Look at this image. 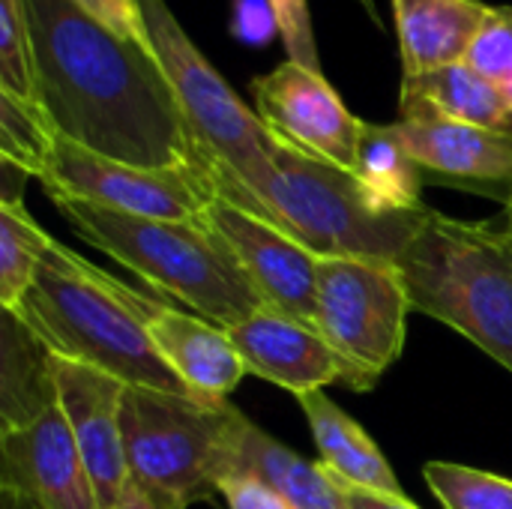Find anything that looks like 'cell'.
<instances>
[{
    "label": "cell",
    "mask_w": 512,
    "mask_h": 509,
    "mask_svg": "<svg viewBox=\"0 0 512 509\" xmlns=\"http://www.w3.org/2000/svg\"><path fill=\"white\" fill-rule=\"evenodd\" d=\"M120 420L129 483L156 507L189 509L219 495L249 417L225 399L126 387Z\"/></svg>",
    "instance_id": "cell-6"
},
{
    "label": "cell",
    "mask_w": 512,
    "mask_h": 509,
    "mask_svg": "<svg viewBox=\"0 0 512 509\" xmlns=\"http://www.w3.org/2000/svg\"><path fill=\"white\" fill-rule=\"evenodd\" d=\"M201 219L234 252L264 306L315 327L321 267L315 252L270 219H261L222 195L207 201Z\"/></svg>",
    "instance_id": "cell-11"
},
{
    "label": "cell",
    "mask_w": 512,
    "mask_h": 509,
    "mask_svg": "<svg viewBox=\"0 0 512 509\" xmlns=\"http://www.w3.org/2000/svg\"><path fill=\"white\" fill-rule=\"evenodd\" d=\"M300 408L309 420V429L315 435L321 465H327L333 474L378 489L390 495H405L396 471L378 450V444L366 435L360 423H354L324 390L300 396Z\"/></svg>",
    "instance_id": "cell-20"
},
{
    "label": "cell",
    "mask_w": 512,
    "mask_h": 509,
    "mask_svg": "<svg viewBox=\"0 0 512 509\" xmlns=\"http://www.w3.org/2000/svg\"><path fill=\"white\" fill-rule=\"evenodd\" d=\"M114 509H162V507H156L141 489H135L132 483H129V489L123 492V498H120V504Z\"/></svg>",
    "instance_id": "cell-32"
},
{
    "label": "cell",
    "mask_w": 512,
    "mask_h": 509,
    "mask_svg": "<svg viewBox=\"0 0 512 509\" xmlns=\"http://www.w3.org/2000/svg\"><path fill=\"white\" fill-rule=\"evenodd\" d=\"M54 132L138 168L210 171L153 48L129 42L69 0H21Z\"/></svg>",
    "instance_id": "cell-1"
},
{
    "label": "cell",
    "mask_w": 512,
    "mask_h": 509,
    "mask_svg": "<svg viewBox=\"0 0 512 509\" xmlns=\"http://www.w3.org/2000/svg\"><path fill=\"white\" fill-rule=\"evenodd\" d=\"M255 114L282 144L354 174L363 123L348 111L324 72L294 60L252 78Z\"/></svg>",
    "instance_id": "cell-10"
},
{
    "label": "cell",
    "mask_w": 512,
    "mask_h": 509,
    "mask_svg": "<svg viewBox=\"0 0 512 509\" xmlns=\"http://www.w3.org/2000/svg\"><path fill=\"white\" fill-rule=\"evenodd\" d=\"M327 468V465H324ZM330 471V468H327ZM333 486L342 498V507L345 509H420L417 504L408 501V495H390V492H378V489H369V486H360V483H351L339 474H333Z\"/></svg>",
    "instance_id": "cell-31"
},
{
    "label": "cell",
    "mask_w": 512,
    "mask_h": 509,
    "mask_svg": "<svg viewBox=\"0 0 512 509\" xmlns=\"http://www.w3.org/2000/svg\"><path fill=\"white\" fill-rule=\"evenodd\" d=\"M411 312L429 315L512 372V237L432 207L396 258Z\"/></svg>",
    "instance_id": "cell-4"
},
{
    "label": "cell",
    "mask_w": 512,
    "mask_h": 509,
    "mask_svg": "<svg viewBox=\"0 0 512 509\" xmlns=\"http://www.w3.org/2000/svg\"><path fill=\"white\" fill-rule=\"evenodd\" d=\"M39 183L51 198H78L144 219H198L216 195L210 171L138 168L90 153L60 135Z\"/></svg>",
    "instance_id": "cell-9"
},
{
    "label": "cell",
    "mask_w": 512,
    "mask_h": 509,
    "mask_svg": "<svg viewBox=\"0 0 512 509\" xmlns=\"http://www.w3.org/2000/svg\"><path fill=\"white\" fill-rule=\"evenodd\" d=\"M438 114L447 120L512 132V111L501 90L468 63H453L423 75H402L399 114Z\"/></svg>",
    "instance_id": "cell-19"
},
{
    "label": "cell",
    "mask_w": 512,
    "mask_h": 509,
    "mask_svg": "<svg viewBox=\"0 0 512 509\" xmlns=\"http://www.w3.org/2000/svg\"><path fill=\"white\" fill-rule=\"evenodd\" d=\"M156 303L42 234L39 270L12 312L63 360L93 366L126 387L198 399L159 357L147 333V315Z\"/></svg>",
    "instance_id": "cell-2"
},
{
    "label": "cell",
    "mask_w": 512,
    "mask_h": 509,
    "mask_svg": "<svg viewBox=\"0 0 512 509\" xmlns=\"http://www.w3.org/2000/svg\"><path fill=\"white\" fill-rule=\"evenodd\" d=\"M489 12L480 0H393L402 75L465 63Z\"/></svg>",
    "instance_id": "cell-17"
},
{
    "label": "cell",
    "mask_w": 512,
    "mask_h": 509,
    "mask_svg": "<svg viewBox=\"0 0 512 509\" xmlns=\"http://www.w3.org/2000/svg\"><path fill=\"white\" fill-rule=\"evenodd\" d=\"M465 63L489 78L495 87L512 78V6H492L480 36L474 39Z\"/></svg>",
    "instance_id": "cell-27"
},
{
    "label": "cell",
    "mask_w": 512,
    "mask_h": 509,
    "mask_svg": "<svg viewBox=\"0 0 512 509\" xmlns=\"http://www.w3.org/2000/svg\"><path fill=\"white\" fill-rule=\"evenodd\" d=\"M423 477L447 509H512V480L507 477L453 462H429Z\"/></svg>",
    "instance_id": "cell-26"
},
{
    "label": "cell",
    "mask_w": 512,
    "mask_h": 509,
    "mask_svg": "<svg viewBox=\"0 0 512 509\" xmlns=\"http://www.w3.org/2000/svg\"><path fill=\"white\" fill-rule=\"evenodd\" d=\"M51 201L81 240L216 327L228 330L264 306L234 252L201 216L144 219L78 198Z\"/></svg>",
    "instance_id": "cell-3"
},
{
    "label": "cell",
    "mask_w": 512,
    "mask_h": 509,
    "mask_svg": "<svg viewBox=\"0 0 512 509\" xmlns=\"http://www.w3.org/2000/svg\"><path fill=\"white\" fill-rule=\"evenodd\" d=\"M0 509H36L27 498H21L18 492L0 489Z\"/></svg>",
    "instance_id": "cell-33"
},
{
    "label": "cell",
    "mask_w": 512,
    "mask_h": 509,
    "mask_svg": "<svg viewBox=\"0 0 512 509\" xmlns=\"http://www.w3.org/2000/svg\"><path fill=\"white\" fill-rule=\"evenodd\" d=\"M141 12L150 45L210 165L216 195L252 210L255 192L273 171L276 138L189 39L168 0H141Z\"/></svg>",
    "instance_id": "cell-7"
},
{
    "label": "cell",
    "mask_w": 512,
    "mask_h": 509,
    "mask_svg": "<svg viewBox=\"0 0 512 509\" xmlns=\"http://www.w3.org/2000/svg\"><path fill=\"white\" fill-rule=\"evenodd\" d=\"M57 408L75 438L81 462L90 474L99 509H114L129 489V465L123 447V393L117 378L54 354Z\"/></svg>",
    "instance_id": "cell-12"
},
{
    "label": "cell",
    "mask_w": 512,
    "mask_h": 509,
    "mask_svg": "<svg viewBox=\"0 0 512 509\" xmlns=\"http://www.w3.org/2000/svg\"><path fill=\"white\" fill-rule=\"evenodd\" d=\"M147 333L159 357L198 399L219 402L243 381V375H249L228 330L198 315L156 303L147 315Z\"/></svg>",
    "instance_id": "cell-16"
},
{
    "label": "cell",
    "mask_w": 512,
    "mask_h": 509,
    "mask_svg": "<svg viewBox=\"0 0 512 509\" xmlns=\"http://www.w3.org/2000/svg\"><path fill=\"white\" fill-rule=\"evenodd\" d=\"M396 132L426 177L512 201V132L483 129L438 114H399Z\"/></svg>",
    "instance_id": "cell-13"
},
{
    "label": "cell",
    "mask_w": 512,
    "mask_h": 509,
    "mask_svg": "<svg viewBox=\"0 0 512 509\" xmlns=\"http://www.w3.org/2000/svg\"><path fill=\"white\" fill-rule=\"evenodd\" d=\"M423 210H387L372 201L351 171L312 159L276 138L273 171L255 192L249 213L270 219L318 258L396 264Z\"/></svg>",
    "instance_id": "cell-5"
},
{
    "label": "cell",
    "mask_w": 512,
    "mask_h": 509,
    "mask_svg": "<svg viewBox=\"0 0 512 509\" xmlns=\"http://www.w3.org/2000/svg\"><path fill=\"white\" fill-rule=\"evenodd\" d=\"M234 471H246L267 480L294 509H345L330 471L321 462L303 459L300 453L258 429L252 420H246L240 432L231 474Z\"/></svg>",
    "instance_id": "cell-21"
},
{
    "label": "cell",
    "mask_w": 512,
    "mask_h": 509,
    "mask_svg": "<svg viewBox=\"0 0 512 509\" xmlns=\"http://www.w3.org/2000/svg\"><path fill=\"white\" fill-rule=\"evenodd\" d=\"M219 498L225 501V509H294L276 486L246 471L228 474L219 483Z\"/></svg>",
    "instance_id": "cell-30"
},
{
    "label": "cell",
    "mask_w": 512,
    "mask_h": 509,
    "mask_svg": "<svg viewBox=\"0 0 512 509\" xmlns=\"http://www.w3.org/2000/svg\"><path fill=\"white\" fill-rule=\"evenodd\" d=\"M54 405V351L18 312L0 309V432L24 429Z\"/></svg>",
    "instance_id": "cell-18"
},
{
    "label": "cell",
    "mask_w": 512,
    "mask_h": 509,
    "mask_svg": "<svg viewBox=\"0 0 512 509\" xmlns=\"http://www.w3.org/2000/svg\"><path fill=\"white\" fill-rule=\"evenodd\" d=\"M0 93L39 105L33 39L21 0H0Z\"/></svg>",
    "instance_id": "cell-25"
},
{
    "label": "cell",
    "mask_w": 512,
    "mask_h": 509,
    "mask_svg": "<svg viewBox=\"0 0 512 509\" xmlns=\"http://www.w3.org/2000/svg\"><path fill=\"white\" fill-rule=\"evenodd\" d=\"M363 3V9H366V15L378 24V27H384V21H381V15H378V6H375V0H360Z\"/></svg>",
    "instance_id": "cell-34"
},
{
    "label": "cell",
    "mask_w": 512,
    "mask_h": 509,
    "mask_svg": "<svg viewBox=\"0 0 512 509\" xmlns=\"http://www.w3.org/2000/svg\"><path fill=\"white\" fill-rule=\"evenodd\" d=\"M42 228L30 219L24 201L0 204V309H18L39 270Z\"/></svg>",
    "instance_id": "cell-23"
},
{
    "label": "cell",
    "mask_w": 512,
    "mask_h": 509,
    "mask_svg": "<svg viewBox=\"0 0 512 509\" xmlns=\"http://www.w3.org/2000/svg\"><path fill=\"white\" fill-rule=\"evenodd\" d=\"M408 291L390 261L321 258L315 327L345 363V387L366 393L402 357Z\"/></svg>",
    "instance_id": "cell-8"
},
{
    "label": "cell",
    "mask_w": 512,
    "mask_h": 509,
    "mask_svg": "<svg viewBox=\"0 0 512 509\" xmlns=\"http://www.w3.org/2000/svg\"><path fill=\"white\" fill-rule=\"evenodd\" d=\"M0 489L18 492L36 509H99L57 405L24 429L0 432Z\"/></svg>",
    "instance_id": "cell-14"
},
{
    "label": "cell",
    "mask_w": 512,
    "mask_h": 509,
    "mask_svg": "<svg viewBox=\"0 0 512 509\" xmlns=\"http://www.w3.org/2000/svg\"><path fill=\"white\" fill-rule=\"evenodd\" d=\"M228 336L249 375L264 378L297 399L327 384H345V363L318 333V327L261 306L246 321L228 327Z\"/></svg>",
    "instance_id": "cell-15"
},
{
    "label": "cell",
    "mask_w": 512,
    "mask_h": 509,
    "mask_svg": "<svg viewBox=\"0 0 512 509\" xmlns=\"http://www.w3.org/2000/svg\"><path fill=\"white\" fill-rule=\"evenodd\" d=\"M267 9L276 21V33L285 45L288 60L321 72V54H318L309 0H267Z\"/></svg>",
    "instance_id": "cell-28"
},
{
    "label": "cell",
    "mask_w": 512,
    "mask_h": 509,
    "mask_svg": "<svg viewBox=\"0 0 512 509\" xmlns=\"http://www.w3.org/2000/svg\"><path fill=\"white\" fill-rule=\"evenodd\" d=\"M354 177L363 183L372 201L387 210L423 207L420 189L426 174L399 138L396 123H363Z\"/></svg>",
    "instance_id": "cell-22"
},
{
    "label": "cell",
    "mask_w": 512,
    "mask_h": 509,
    "mask_svg": "<svg viewBox=\"0 0 512 509\" xmlns=\"http://www.w3.org/2000/svg\"><path fill=\"white\" fill-rule=\"evenodd\" d=\"M504 210H507V222H504V228L510 231V237H512V201L504 207Z\"/></svg>",
    "instance_id": "cell-35"
},
{
    "label": "cell",
    "mask_w": 512,
    "mask_h": 509,
    "mask_svg": "<svg viewBox=\"0 0 512 509\" xmlns=\"http://www.w3.org/2000/svg\"><path fill=\"white\" fill-rule=\"evenodd\" d=\"M57 144V132L39 105L0 93V159L30 177H42Z\"/></svg>",
    "instance_id": "cell-24"
},
{
    "label": "cell",
    "mask_w": 512,
    "mask_h": 509,
    "mask_svg": "<svg viewBox=\"0 0 512 509\" xmlns=\"http://www.w3.org/2000/svg\"><path fill=\"white\" fill-rule=\"evenodd\" d=\"M69 3L78 6L81 12H87L90 18H96L111 33H117L129 42H138L144 48H153L147 24H144L141 0H69Z\"/></svg>",
    "instance_id": "cell-29"
}]
</instances>
